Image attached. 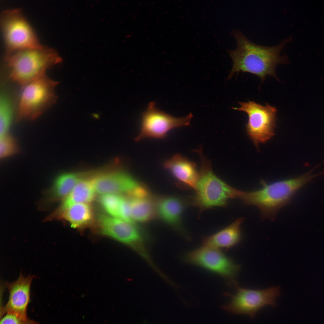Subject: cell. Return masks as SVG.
Segmentation results:
<instances>
[{
    "label": "cell",
    "mask_w": 324,
    "mask_h": 324,
    "mask_svg": "<svg viewBox=\"0 0 324 324\" xmlns=\"http://www.w3.org/2000/svg\"><path fill=\"white\" fill-rule=\"evenodd\" d=\"M244 217L237 219L230 225L210 236L204 237L202 245L222 250H228L238 244L241 237V225Z\"/></svg>",
    "instance_id": "obj_16"
},
{
    "label": "cell",
    "mask_w": 324,
    "mask_h": 324,
    "mask_svg": "<svg viewBox=\"0 0 324 324\" xmlns=\"http://www.w3.org/2000/svg\"><path fill=\"white\" fill-rule=\"evenodd\" d=\"M1 319L0 324H38V323L28 317L12 313L5 314Z\"/></svg>",
    "instance_id": "obj_24"
},
{
    "label": "cell",
    "mask_w": 324,
    "mask_h": 324,
    "mask_svg": "<svg viewBox=\"0 0 324 324\" xmlns=\"http://www.w3.org/2000/svg\"><path fill=\"white\" fill-rule=\"evenodd\" d=\"M34 276L25 277L21 273L17 280L7 283L9 297L6 304L1 312L3 316L7 313H15L27 316V309L30 297V288Z\"/></svg>",
    "instance_id": "obj_13"
},
{
    "label": "cell",
    "mask_w": 324,
    "mask_h": 324,
    "mask_svg": "<svg viewBox=\"0 0 324 324\" xmlns=\"http://www.w3.org/2000/svg\"><path fill=\"white\" fill-rule=\"evenodd\" d=\"M163 166L175 179L178 185L195 189L199 172L194 162L180 154H177L166 160Z\"/></svg>",
    "instance_id": "obj_14"
},
{
    "label": "cell",
    "mask_w": 324,
    "mask_h": 324,
    "mask_svg": "<svg viewBox=\"0 0 324 324\" xmlns=\"http://www.w3.org/2000/svg\"><path fill=\"white\" fill-rule=\"evenodd\" d=\"M235 294L226 293L230 302L222 308L234 314L244 315L253 319L257 313L264 307H275L276 300L280 295L279 286H271L262 290H251L236 286Z\"/></svg>",
    "instance_id": "obj_7"
},
{
    "label": "cell",
    "mask_w": 324,
    "mask_h": 324,
    "mask_svg": "<svg viewBox=\"0 0 324 324\" xmlns=\"http://www.w3.org/2000/svg\"><path fill=\"white\" fill-rule=\"evenodd\" d=\"M62 60L55 49L43 45L5 54L4 58L10 78L22 86L46 74Z\"/></svg>",
    "instance_id": "obj_3"
},
{
    "label": "cell",
    "mask_w": 324,
    "mask_h": 324,
    "mask_svg": "<svg viewBox=\"0 0 324 324\" xmlns=\"http://www.w3.org/2000/svg\"><path fill=\"white\" fill-rule=\"evenodd\" d=\"M0 26L5 54L42 45L20 9H10L3 11L1 15Z\"/></svg>",
    "instance_id": "obj_6"
},
{
    "label": "cell",
    "mask_w": 324,
    "mask_h": 324,
    "mask_svg": "<svg viewBox=\"0 0 324 324\" xmlns=\"http://www.w3.org/2000/svg\"><path fill=\"white\" fill-rule=\"evenodd\" d=\"M93 116L94 117H95V118L98 117V116H99L98 115V114H96V113H94V114H93Z\"/></svg>",
    "instance_id": "obj_25"
},
{
    "label": "cell",
    "mask_w": 324,
    "mask_h": 324,
    "mask_svg": "<svg viewBox=\"0 0 324 324\" xmlns=\"http://www.w3.org/2000/svg\"><path fill=\"white\" fill-rule=\"evenodd\" d=\"M238 103L240 105L239 107L232 108L247 114L246 131L256 146L266 142L273 136L277 112L275 107L268 103L264 106L254 101Z\"/></svg>",
    "instance_id": "obj_9"
},
{
    "label": "cell",
    "mask_w": 324,
    "mask_h": 324,
    "mask_svg": "<svg viewBox=\"0 0 324 324\" xmlns=\"http://www.w3.org/2000/svg\"><path fill=\"white\" fill-rule=\"evenodd\" d=\"M101 233L126 244L145 260L150 256L145 244L142 231L134 222L104 214L98 217Z\"/></svg>",
    "instance_id": "obj_11"
},
{
    "label": "cell",
    "mask_w": 324,
    "mask_h": 324,
    "mask_svg": "<svg viewBox=\"0 0 324 324\" xmlns=\"http://www.w3.org/2000/svg\"><path fill=\"white\" fill-rule=\"evenodd\" d=\"M58 82L46 74L22 86L17 111V120L38 117L56 99Z\"/></svg>",
    "instance_id": "obj_5"
},
{
    "label": "cell",
    "mask_w": 324,
    "mask_h": 324,
    "mask_svg": "<svg viewBox=\"0 0 324 324\" xmlns=\"http://www.w3.org/2000/svg\"><path fill=\"white\" fill-rule=\"evenodd\" d=\"M93 182L95 192L98 194H125L129 197L142 184L129 173L121 170L99 175Z\"/></svg>",
    "instance_id": "obj_12"
},
{
    "label": "cell",
    "mask_w": 324,
    "mask_h": 324,
    "mask_svg": "<svg viewBox=\"0 0 324 324\" xmlns=\"http://www.w3.org/2000/svg\"><path fill=\"white\" fill-rule=\"evenodd\" d=\"M18 148L16 142L11 136L6 134L0 136V156L4 158L16 153Z\"/></svg>",
    "instance_id": "obj_23"
},
{
    "label": "cell",
    "mask_w": 324,
    "mask_h": 324,
    "mask_svg": "<svg viewBox=\"0 0 324 324\" xmlns=\"http://www.w3.org/2000/svg\"><path fill=\"white\" fill-rule=\"evenodd\" d=\"M185 261L221 276L230 286H237L240 267L221 250L203 245L187 253Z\"/></svg>",
    "instance_id": "obj_8"
},
{
    "label": "cell",
    "mask_w": 324,
    "mask_h": 324,
    "mask_svg": "<svg viewBox=\"0 0 324 324\" xmlns=\"http://www.w3.org/2000/svg\"><path fill=\"white\" fill-rule=\"evenodd\" d=\"M315 167L298 177L270 184L262 182V188L252 191L239 190L238 199L245 206H254L260 209L262 218L274 220L279 210L287 205L300 188L320 176L314 173Z\"/></svg>",
    "instance_id": "obj_2"
},
{
    "label": "cell",
    "mask_w": 324,
    "mask_h": 324,
    "mask_svg": "<svg viewBox=\"0 0 324 324\" xmlns=\"http://www.w3.org/2000/svg\"><path fill=\"white\" fill-rule=\"evenodd\" d=\"M184 209V204L180 198L169 196L157 201V214L166 223L174 226L179 225Z\"/></svg>",
    "instance_id": "obj_17"
},
{
    "label": "cell",
    "mask_w": 324,
    "mask_h": 324,
    "mask_svg": "<svg viewBox=\"0 0 324 324\" xmlns=\"http://www.w3.org/2000/svg\"><path fill=\"white\" fill-rule=\"evenodd\" d=\"M322 163H324V160H323V162ZM322 171V175H324V170H323L322 171Z\"/></svg>",
    "instance_id": "obj_26"
},
{
    "label": "cell",
    "mask_w": 324,
    "mask_h": 324,
    "mask_svg": "<svg viewBox=\"0 0 324 324\" xmlns=\"http://www.w3.org/2000/svg\"><path fill=\"white\" fill-rule=\"evenodd\" d=\"M95 192L93 179H85L81 181L62 200L60 206L46 218L44 221L59 219L63 212L72 206L91 202L94 198Z\"/></svg>",
    "instance_id": "obj_15"
},
{
    "label": "cell",
    "mask_w": 324,
    "mask_h": 324,
    "mask_svg": "<svg viewBox=\"0 0 324 324\" xmlns=\"http://www.w3.org/2000/svg\"><path fill=\"white\" fill-rule=\"evenodd\" d=\"M93 217L91 207L87 203L74 204L65 210L59 219L68 221L71 227L81 228L89 225Z\"/></svg>",
    "instance_id": "obj_20"
},
{
    "label": "cell",
    "mask_w": 324,
    "mask_h": 324,
    "mask_svg": "<svg viewBox=\"0 0 324 324\" xmlns=\"http://www.w3.org/2000/svg\"><path fill=\"white\" fill-rule=\"evenodd\" d=\"M84 179L82 176L78 173L68 172L61 175L56 178L53 185L47 192L46 202L50 203L62 200L77 184Z\"/></svg>",
    "instance_id": "obj_18"
},
{
    "label": "cell",
    "mask_w": 324,
    "mask_h": 324,
    "mask_svg": "<svg viewBox=\"0 0 324 324\" xmlns=\"http://www.w3.org/2000/svg\"><path fill=\"white\" fill-rule=\"evenodd\" d=\"M200 156L201 166L198 179L191 197L192 205L200 211L217 207H226L231 199H236L238 190L221 180L213 172L210 161L201 149L195 151Z\"/></svg>",
    "instance_id": "obj_4"
},
{
    "label": "cell",
    "mask_w": 324,
    "mask_h": 324,
    "mask_svg": "<svg viewBox=\"0 0 324 324\" xmlns=\"http://www.w3.org/2000/svg\"><path fill=\"white\" fill-rule=\"evenodd\" d=\"M124 196L115 194L102 195L99 201L104 209L112 217L118 218Z\"/></svg>",
    "instance_id": "obj_22"
},
{
    "label": "cell",
    "mask_w": 324,
    "mask_h": 324,
    "mask_svg": "<svg viewBox=\"0 0 324 324\" xmlns=\"http://www.w3.org/2000/svg\"><path fill=\"white\" fill-rule=\"evenodd\" d=\"M231 34L236 40L237 46L234 50H227L233 61L229 79L241 71L256 75L263 81L267 75L276 77V66L289 62L287 56L280 53L285 46L292 40L290 37L276 46H265L251 42L237 29L233 30Z\"/></svg>",
    "instance_id": "obj_1"
},
{
    "label": "cell",
    "mask_w": 324,
    "mask_h": 324,
    "mask_svg": "<svg viewBox=\"0 0 324 324\" xmlns=\"http://www.w3.org/2000/svg\"><path fill=\"white\" fill-rule=\"evenodd\" d=\"M129 199L131 215L134 221L147 222L153 219L157 214V202L154 200L149 195Z\"/></svg>",
    "instance_id": "obj_19"
},
{
    "label": "cell",
    "mask_w": 324,
    "mask_h": 324,
    "mask_svg": "<svg viewBox=\"0 0 324 324\" xmlns=\"http://www.w3.org/2000/svg\"><path fill=\"white\" fill-rule=\"evenodd\" d=\"M13 113V106L9 98L4 93L0 99V136L8 134L12 122Z\"/></svg>",
    "instance_id": "obj_21"
},
{
    "label": "cell",
    "mask_w": 324,
    "mask_h": 324,
    "mask_svg": "<svg viewBox=\"0 0 324 324\" xmlns=\"http://www.w3.org/2000/svg\"><path fill=\"white\" fill-rule=\"evenodd\" d=\"M193 116L192 113L182 117L173 116L158 109L154 102H151L142 114L140 132L134 140L164 139L172 129L189 125Z\"/></svg>",
    "instance_id": "obj_10"
}]
</instances>
